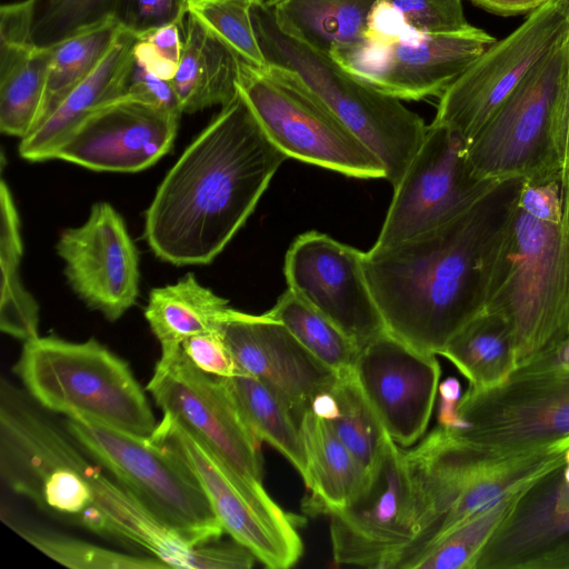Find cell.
Wrapping results in <instances>:
<instances>
[{"mask_svg":"<svg viewBox=\"0 0 569 569\" xmlns=\"http://www.w3.org/2000/svg\"><path fill=\"white\" fill-rule=\"evenodd\" d=\"M569 109V36L545 56L475 136L468 157L485 179L563 170Z\"/></svg>","mask_w":569,"mask_h":569,"instance_id":"cell-8","label":"cell"},{"mask_svg":"<svg viewBox=\"0 0 569 569\" xmlns=\"http://www.w3.org/2000/svg\"><path fill=\"white\" fill-rule=\"evenodd\" d=\"M363 253L326 233L308 231L293 240L283 266L288 288L360 349L387 332L365 273Z\"/></svg>","mask_w":569,"mask_h":569,"instance_id":"cell-17","label":"cell"},{"mask_svg":"<svg viewBox=\"0 0 569 569\" xmlns=\"http://www.w3.org/2000/svg\"><path fill=\"white\" fill-rule=\"evenodd\" d=\"M28 543L60 565L72 569H164L167 563L152 556L119 552L56 532L2 519Z\"/></svg>","mask_w":569,"mask_h":569,"instance_id":"cell-35","label":"cell"},{"mask_svg":"<svg viewBox=\"0 0 569 569\" xmlns=\"http://www.w3.org/2000/svg\"><path fill=\"white\" fill-rule=\"evenodd\" d=\"M497 39L469 28L431 34L412 29L390 41H368L330 59L368 86L400 100L440 98Z\"/></svg>","mask_w":569,"mask_h":569,"instance_id":"cell-15","label":"cell"},{"mask_svg":"<svg viewBox=\"0 0 569 569\" xmlns=\"http://www.w3.org/2000/svg\"><path fill=\"white\" fill-rule=\"evenodd\" d=\"M376 0H283L271 8L278 28L331 57L363 41Z\"/></svg>","mask_w":569,"mask_h":569,"instance_id":"cell-27","label":"cell"},{"mask_svg":"<svg viewBox=\"0 0 569 569\" xmlns=\"http://www.w3.org/2000/svg\"><path fill=\"white\" fill-rule=\"evenodd\" d=\"M119 0H33L31 34L49 48L88 27L114 18Z\"/></svg>","mask_w":569,"mask_h":569,"instance_id":"cell-38","label":"cell"},{"mask_svg":"<svg viewBox=\"0 0 569 569\" xmlns=\"http://www.w3.org/2000/svg\"><path fill=\"white\" fill-rule=\"evenodd\" d=\"M147 391L244 480L262 485L261 441L222 378L196 368L179 346L161 347Z\"/></svg>","mask_w":569,"mask_h":569,"instance_id":"cell-16","label":"cell"},{"mask_svg":"<svg viewBox=\"0 0 569 569\" xmlns=\"http://www.w3.org/2000/svg\"><path fill=\"white\" fill-rule=\"evenodd\" d=\"M287 159L237 89L159 184L144 219L150 249L176 266L210 263Z\"/></svg>","mask_w":569,"mask_h":569,"instance_id":"cell-2","label":"cell"},{"mask_svg":"<svg viewBox=\"0 0 569 569\" xmlns=\"http://www.w3.org/2000/svg\"><path fill=\"white\" fill-rule=\"evenodd\" d=\"M122 98L182 113L171 81L148 72L136 60Z\"/></svg>","mask_w":569,"mask_h":569,"instance_id":"cell-43","label":"cell"},{"mask_svg":"<svg viewBox=\"0 0 569 569\" xmlns=\"http://www.w3.org/2000/svg\"><path fill=\"white\" fill-rule=\"evenodd\" d=\"M281 1H283V0H258V4L266 7V8H273Z\"/></svg>","mask_w":569,"mask_h":569,"instance_id":"cell-48","label":"cell"},{"mask_svg":"<svg viewBox=\"0 0 569 569\" xmlns=\"http://www.w3.org/2000/svg\"><path fill=\"white\" fill-rule=\"evenodd\" d=\"M150 438L192 471L233 541L271 569H287L299 561L303 552L298 533L300 518L284 511L263 485L240 477L170 413H163Z\"/></svg>","mask_w":569,"mask_h":569,"instance_id":"cell-10","label":"cell"},{"mask_svg":"<svg viewBox=\"0 0 569 569\" xmlns=\"http://www.w3.org/2000/svg\"><path fill=\"white\" fill-rule=\"evenodd\" d=\"M476 7L500 17L528 16L550 0H468Z\"/></svg>","mask_w":569,"mask_h":569,"instance_id":"cell-45","label":"cell"},{"mask_svg":"<svg viewBox=\"0 0 569 569\" xmlns=\"http://www.w3.org/2000/svg\"><path fill=\"white\" fill-rule=\"evenodd\" d=\"M353 373L397 445L410 447L422 438L440 383L436 355L420 352L387 331L360 349Z\"/></svg>","mask_w":569,"mask_h":569,"instance_id":"cell-19","label":"cell"},{"mask_svg":"<svg viewBox=\"0 0 569 569\" xmlns=\"http://www.w3.org/2000/svg\"><path fill=\"white\" fill-rule=\"evenodd\" d=\"M560 159L562 169L569 170V109L561 144Z\"/></svg>","mask_w":569,"mask_h":569,"instance_id":"cell-46","label":"cell"},{"mask_svg":"<svg viewBox=\"0 0 569 569\" xmlns=\"http://www.w3.org/2000/svg\"><path fill=\"white\" fill-rule=\"evenodd\" d=\"M469 142L431 122L395 192L373 247H388L450 222L500 180L480 177L468 157Z\"/></svg>","mask_w":569,"mask_h":569,"instance_id":"cell-14","label":"cell"},{"mask_svg":"<svg viewBox=\"0 0 569 569\" xmlns=\"http://www.w3.org/2000/svg\"><path fill=\"white\" fill-rule=\"evenodd\" d=\"M190 1H193V0H179L180 6H181V9H182V11H183V13H184V14H188V12H187V6H188V3H189Z\"/></svg>","mask_w":569,"mask_h":569,"instance_id":"cell-49","label":"cell"},{"mask_svg":"<svg viewBox=\"0 0 569 569\" xmlns=\"http://www.w3.org/2000/svg\"><path fill=\"white\" fill-rule=\"evenodd\" d=\"M138 36L123 28L91 73L76 86L57 108L27 137L19 153L29 161H44L90 113L121 99L134 66Z\"/></svg>","mask_w":569,"mask_h":569,"instance_id":"cell-23","label":"cell"},{"mask_svg":"<svg viewBox=\"0 0 569 569\" xmlns=\"http://www.w3.org/2000/svg\"><path fill=\"white\" fill-rule=\"evenodd\" d=\"M0 329L23 342L38 337L39 307L20 278L22 239L19 213L6 180L0 187Z\"/></svg>","mask_w":569,"mask_h":569,"instance_id":"cell-31","label":"cell"},{"mask_svg":"<svg viewBox=\"0 0 569 569\" xmlns=\"http://www.w3.org/2000/svg\"><path fill=\"white\" fill-rule=\"evenodd\" d=\"M330 390L337 400V412L326 422L369 475L380 458L388 433L353 370L337 376Z\"/></svg>","mask_w":569,"mask_h":569,"instance_id":"cell-34","label":"cell"},{"mask_svg":"<svg viewBox=\"0 0 569 569\" xmlns=\"http://www.w3.org/2000/svg\"><path fill=\"white\" fill-rule=\"evenodd\" d=\"M309 495L302 501L308 516L332 515L346 508L363 489L368 473L329 425L307 409L298 420Z\"/></svg>","mask_w":569,"mask_h":569,"instance_id":"cell-25","label":"cell"},{"mask_svg":"<svg viewBox=\"0 0 569 569\" xmlns=\"http://www.w3.org/2000/svg\"><path fill=\"white\" fill-rule=\"evenodd\" d=\"M179 0H119L114 18L123 28L136 34L162 24L184 22Z\"/></svg>","mask_w":569,"mask_h":569,"instance_id":"cell-42","label":"cell"},{"mask_svg":"<svg viewBox=\"0 0 569 569\" xmlns=\"http://www.w3.org/2000/svg\"><path fill=\"white\" fill-rule=\"evenodd\" d=\"M440 356L460 371L472 389L497 386L517 369L508 322L485 309L452 336Z\"/></svg>","mask_w":569,"mask_h":569,"instance_id":"cell-29","label":"cell"},{"mask_svg":"<svg viewBox=\"0 0 569 569\" xmlns=\"http://www.w3.org/2000/svg\"><path fill=\"white\" fill-rule=\"evenodd\" d=\"M266 315L282 323L317 360L337 376L353 370L360 348L289 288Z\"/></svg>","mask_w":569,"mask_h":569,"instance_id":"cell-32","label":"cell"},{"mask_svg":"<svg viewBox=\"0 0 569 569\" xmlns=\"http://www.w3.org/2000/svg\"><path fill=\"white\" fill-rule=\"evenodd\" d=\"M569 36V0H550L496 40L439 98L433 123L468 142L530 70Z\"/></svg>","mask_w":569,"mask_h":569,"instance_id":"cell-13","label":"cell"},{"mask_svg":"<svg viewBox=\"0 0 569 569\" xmlns=\"http://www.w3.org/2000/svg\"><path fill=\"white\" fill-rule=\"evenodd\" d=\"M237 89L267 137L288 158L348 177L385 178L380 159L284 73L239 60Z\"/></svg>","mask_w":569,"mask_h":569,"instance_id":"cell-11","label":"cell"},{"mask_svg":"<svg viewBox=\"0 0 569 569\" xmlns=\"http://www.w3.org/2000/svg\"><path fill=\"white\" fill-rule=\"evenodd\" d=\"M120 29L117 19L111 18L49 47L51 57L40 123L91 73Z\"/></svg>","mask_w":569,"mask_h":569,"instance_id":"cell-33","label":"cell"},{"mask_svg":"<svg viewBox=\"0 0 569 569\" xmlns=\"http://www.w3.org/2000/svg\"><path fill=\"white\" fill-rule=\"evenodd\" d=\"M180 113L121 98L84 118L52 159L96 171L137 172L171 148Z\"/></svg>","mask_w":569,"mask_h":569,"instance_id":"cell-20","label":"cell"},{"mask_svg":"<svg viewBox=\"0 0 569 569\" xmlns=\"http://www.w3.org/2000/svg\"><path fill=\"white\" fill-rule=\"evenodd\" d=\"M181 349L196 368L212 377L230 378L244 372L220 329L186 339L181 342Z\"/></svg>","mask_w":569,"mask_h":569,"instance_id":"cell-41","label":"cell"},{"mask_svg":"<svg viewBox=\"0 0 569 569\" xmlns=\"http://www.w3.org/2000/svg\"><path fill=\"white\" fill-rule=\"evenodd\" d=\"M523 179H502L450 222L363 253L370 290L391 336L440 355L485 309L495 249Z\"/></svg>","mask_w":569,"mask_h":569,"instance_id":"cell-1","label":"cell"},{"mask_svg":"<svg viewBox=\"0 0 569 569\" xmlns=\"http://www.w3.org/2000/svg\"><path fill=\"white\" fill-rule=\"evenodd\" d=\"M239 59L191 14L183 28V48L171 80L181 112L226 104L237 93Z\"/></svg>","mask_w":569,"mask_h":569,"instance_id":"cell-26","label":"cell"},{"mask_svg":"<svg viewBox=\"0 0 569 569\" xmlns=\"http://www.w3.org/2000/svg\"><path fill=\"white\" fill-rule=\"evenodd\" d=\"M50 48L34 44L26 27L0 29V129L23 139L40 123Z\"/></svg>","mask_w":569,"mask_h":569,"instance_id":"cell-24","label":"cell"},{"mask_svg":"<svg viewBox=\"0 0 569 569\" xmlns=\"http://www.w3.org/2000/svg\"><path fill=\"white\" fill-rule=\"evenodd\" d=\"M419 496L406 450L389 436L360 493L330 515L335 562L395 569L419 535Z\"/></svg>","mask_w":569,"mask_h":569,"instance_id":"cell-12","label":"cell"},{"mask_svg":"<svg viewBox=\"0 0 569 569\" xmlns=\"http://www.w3.org/2000/svg\"><path fill=\"white\" fill-rule=\"evenodd\" d=\"M562 465L518 493L475 569H569V480Z\"/></svg>","mask_w":569,"mask_h":569,"instance_id":"cell-21","label":"cell"},{"mask_svg":"<svg viewBox=\"0 0 569 569\" xmlns=\"http://www.w3.org/2000/svg\"><path fill=\"white\" fill-rule=\"evenodd\" d=\"M254 30L271 67L296 81L382 162L395 187L423 141L421 117L341 69L335 61L283 33L271 8L254 4Z\"/></svg>","mask_w":569,"mask_h":569,"instance_id":"cell-4","label":"cell"},{"mask_svg":"<svg viewBox=\"0 0 569 569\" xmlns=\"http://www.w3.org/2000/svg\"><path fill=\"white\" fill-rule=\"evenodd\" d=\"M72 291L109 321L137 301L139 254L120 213L108 202L92 206L79 227L64 229L56 246Z\"/></svg>","mask_w":569,"mask_h":569,"instance_id":"cell-18","label":"cell"},{"mask_svg":"<svg viewBox=\"0 0 569 569\" xmlns=\"http://www.w3.org/2000/svg\"><path fill=\"white\" fill-rule=\"evenodd\" d=\"M485 310L508 322L517 369L569 336V170L523 179L495 249Z\"/></svg>","mask_w":569,"mask_h":569,"instance_id":"cell-3","label":"cell"},{"mask_svg":"<svg viewBox=\"0 0 569 569\" xmlns=\"http://www.w3.org/2000/svg\"><path fill=\"white\" fill-rule=\"evenodd\" d=\"M563 477L569 480V450L565 453V462L562 465Z\"/></svg>","mask_w":569,"mask_h":569,"instance_id":"cell-47","label":"cell"},{"mask_svg":"<svg viewBox=\"0 0 569 569\" xmlns=\"http://www.w3.org/2000/svg\"><path fill=\"white\" fill-rule=\"evenodd\" d=\"M219 329L240 368L272 388L297 420L337 379L282 323L266 313L230 308Z\"/></svg>","mask_w":569,"mask_h":569,"instance_id":"cell-22","label":"cell"},{"mask_svg":"<svg viewBox=\"0 0 569 569\" xmlns=\"http://www.w3.org/2000/svg\"><path fill=\"white\" fill-rule=\"evenodd\" d=\"M254 4L258 0H193L187 12L239 60L266 69L268 63L252 20Z\"/></svg>","mask_w":569,"mask_h":569,"instance_id":"cell-37","label":"cell"},{"mask_svg":"<svg viewBox=\"0 0 569 569\" xmlns=\"http://www.w3.org/2000/svg\"><path fill=\"white\" fill-rule=\"evenodd\" d=\"M40 407L150 438L157 422L129 363L91 338L73 342L36 337L23 342L13 366Z\"/></svg>","mask_w":569,"mask_h":569,"instance_id":"cell-5","label":"cell"},{"mask_svg":"<svg viewBox=\"0 0 569 569\" xmlns=\"http://www.w3.org/2000/svg\"><path fill=\"white\" fill-rule=\"evenodd\" d=\"M517 496L441 536L412 558L405 569H475L482 549L508 515Z\"/></svg>","mask_w":569,"mask_h":569,"instance_id":"cell-36","label":"cell"},{"mask_svg":"<svg viewBox=\"0 0 569 569\" xmlns=\"http://www.w3.org/2000/svg\"><path fill=\"white\" fill-rule=\"evenodd\" d=\"M88 455L10 381L0 386V477L11 492L63 522L110 539L86 475Z\"/></svg>","mask_w":569,"mask_h":569,"instance_id":"cell-6","label":"cell"},{"mask_svg":"<svg viewBox=\"0 0 569 569\" xmlns=\"http://www.w3.org/2000/svg\"><path fill=\"white\" fill-rule=\"evenodd\" d=\"M457 412V426L441 428L476 460L567 451L569 370L523 366L497 386L468 388Z\"/></svg>","mask_w":569,"mask_h":569,"instance_id":"cell-7","label":"cell"},{"mask_svg":"<svg viewBox=\"0 0 569 569\" xmlns=\"http://www.w3.org/2000/svg\"><path fill=\"white\" fill-rule=\"evenodd\" d=\"M64 428L91 460L189 545L217 542L224 533L196 476L163 446L80 417H67Z\"/></svg>","mask_w":569,"mask_h":569,"instance_id":"cell-9","label":"cell"},{"mask_svg":"<svg viewBox=\"0 0 569 569\" xmlns=\"http://www.w3.org/2000/svg\"><path fill=\"white\" fill-rule=\"evenodd\" d=\"M222 379L257 438L278 450L305 480L307 467L298 420L286 401L249 373Z\"/></svg>","mask_w":569,"mask_h":569,"instance_id":"cell-30","label":"cell"},{"mask_svg":"<svg viewBox=\"0 0 569 569\" xmlns=\"http://www.w3.org/2000/svg\"><path fill=\"white\" fill-rule=\"evenodd\" d=\"M183 28L184 22L173 21L137 34L136 62L156 77L171 81L182 54Z\"/></svg>","mask_w":569,"mask_h":569,"instance_id":"cell-39","label":"cell"},{"mask_svg":"<svg viewBox=\"0 0 569 569\" xmlns=\"http://www.w3.org/2000/svg\"><path fill=\"white\" fill-rule=\"evenodd\" d=\"M230 307L192 274L176 283L153 288L144 317L161 347L179 346L186 339L218 330Z\"/></svg>","mask_w":569,"mask_h":569,"instance_id":"cell-28","label":"cell"},{"mask_svg":"<svg viewBox=\"0 0 569 569\" xmlns=\"http://www.w3.org/2000/svg\"><path fill=\"white\" fill-rule=\"evenodd\" d=\"M440 398L437 421L443 428H453L458 423L457 406L461 398V385L455 377H448L439 383Z\"/></svg>","mask_w":569,"mask_h":569,"instance_id":"cell-44","label":"cell"},{"mask_svg":"<svg viewBox=\"0 0 569 569\" xmlns=\"http://www.w3.org/2000/svg\"><path fill=\"white\" fill-rule=\"evenodd\" d=\"M415 29L431 34L465 30L468 22L461 0H387Z\"/></svg>","mask_w":569,"mask_h":569,"instance_id":"cell-40","label":"cell"}]
</instances>
